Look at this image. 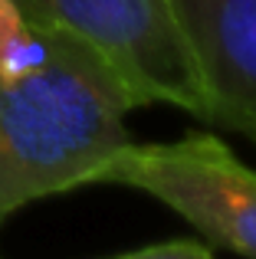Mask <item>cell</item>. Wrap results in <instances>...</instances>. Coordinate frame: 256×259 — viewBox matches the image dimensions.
<instances>
[{
  "label": "cell",
  "mask_w": 256,
  "mask_h": 259,
  "mask_svg": "<svg viewBox=\"0 0 256 259\" xmlns=\"http://www.w3.org/2000/svg\"><path fill=\"white\" fill-rule=\"evenodd\" d=\"M46 33L33 26L17 0H0V76L13 79L36 69L46 59Z\"/></svg>",
  "instance_id": "5b68a950"
},
{
  "label": "cell",
  "mask_w": 256,
  "mask_h": 259,
  "mask_svg": "<svg viewBox=\"0 0 256 259\" xmlns=\"http://www.w3.org/2000/svg\"><path fill=\"white\" fill-rule=\"evenodd\" d=\"M105 259H214V256L197 240H171V243H154V246H141L132 249V253H118Z\"/></svg>",
  "instance_id": "8992f818"
},
{
  "label": "cell",
  "mask_w": 256,
  "mask_h": 259,
  "mask_svg": "<svg viewBox=\"0 0 256 259\" xmlns=\"http://www.w3.org/2000/svg\"><path fill=\"white\" fill-rule=\"evenodd\" d=\"M33 26L63 30L105 59L135 108L171 105L204 118L197 76L167 0H17Z\"/></svg>",
  "instance_id": "3957f363"
},
{
  "label": "cell",
  "mask_w": 256,
  "mask_h": 259,
  "mask_svg": "<svg viewBox=\"0 0 256 259\" xmlns=\"http://www.w3.org/2000/svg\"><path fill=\"white\" fill-rule=\"evenodd\" d=\"M46 59L23 76H0V227L33 200L96 184L128 145V89L92 46L46 30Z\"/></svg>",
  "instance_id": "6da1fadb"
},
{
  "label": "cell",
  "mask_w": 256,
  "mask_h": 259,
  "mask_svg": "<svg viewBox=\"0 0 256 259\" xmlns=\"http://www.w3.org/2000/svg\"><path fill=\"white\" fill-rule=\"evenodd\" d=\"M96 184H118L161 200L204 240L256 259V171L217 135L187 132L178 141L122 145Z\"/></svg>",
  "instance_id": "7a4b0ae2"
},
{
  "label": "cell",
  "mask_w": 256,
  "mask_h": 259,
  "mask_svg": "<svg viewBox=\"0 0 256 259\" xmlns=\"http://www.w3.org/2000/svg\"><path fill=\"white\" fill-rule=\"evenodd\" d=\"M207 125L256 141V0H167Z\"/></svg>",
  "instance_id": "277c9868"
}]
</instances>
